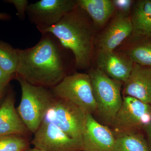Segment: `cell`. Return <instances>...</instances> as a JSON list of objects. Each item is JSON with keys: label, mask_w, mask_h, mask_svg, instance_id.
Returning <instances> with one entry per match:
<instances>
[{"label": "cell", "mask_w": 151, "mask_h": 151, "mask_svg": "<svg viewBox=\"0 0 151 151\" xmlns=\"http://www.w3.org/2000/svg\"><path fill=\"white\" fill-rule=\"evenodd\" d=\"M83 151H114L115 137L108 127L87 113L82 134Z\"/></svg>", "instance_id": "30bf717a"}, {"label": "cell", "mask_w": 151, "mask_h": 151, "mask_svg": "<svg viewBox=\"0 0 151 151\" xmlns=\"http://www.w3.org/2000/svg\"><path fill=\"white\" fill-rule=\"evenodd\" d=\"M31 143L42 151H83L82 142L70 137L54 124L42 122Z\"/></svg>", "instance_id": "9c48e42d"}, {"label": "cell", "mask_w": 151, "mask_h": 151, "mask_svg": "<svg viewBox=\"0 0 151 151\" xmlns=\"http://www.w3.org/2000/svg\"><path fill=\"white\" fill-rule=\"evenodd\" d=\"M115 8L119 12L128 15L131 10L134 1L132 0H113L112 1Z\"/></svg>", "instance_id": "7402d4cb"}, {"label": "cell", "mask_w": 151, "mask_h": 151, "mask_svg": "<svg viewBox=\"0 0 151 151\" xmlns=\"http://www.w3.org/2000/svg\"><path fill=\"white\" fill-rule=\"evenodd\" d=\"M15 78L22 90L21 99L17 111L29 131L34 134L55 97L50 88L32 85L17 76Z\"/></svg>", "instance_id": "3957f363"}, {"label": "cell", "mask_w": 151, "mask_h": 151, "mask_svg": "<svg viewBox=\"0 0 151 151\" xmlns=\"http://www.w3.org/2000/svg\"><path fill=\"white\" fill-rule=\"evenodd\" d=\"M133 33L131 18L119 12L100 36L98 51L113 52Z\"/></svg>", "instance_id": "8fae6325"}, {"label": "cell", "mask_w": 151, "mask_h": 151, "mask_svg": "<svg viewBox=\"0 0 151 151\" xmlns=\"http://www.w3.org/2000/svg\"><path fill=\"white\" fill-rule=\"evenodd\" d=\"M50 89L55 97L73 103L86 113L92 115L97 112V105L88 74L71 73Z\"/></svg>", "instance_id": "5b68a950"}, {"label": "cell", "mask_w": 151, "mask_h": 151, "mask_svg": "<svg viewBox=\"0 0 151 151\" xmlns=\"http://www.w3.org/2000/svg\"><path fill=\"white\" fill-rule=\"evenodd\" d=\"M86 114L73 103L55 97L42 122L54 124L70 137L82 142Z\"/></svg>", "instance_id": "8992f818"}, {"label": "cell", "mask_w": 151, "mask_h": 151, "mask_svg": "<svg viewBox=\"0 0 151 151\" xmlns=\"http://www.w3.org/2000/svg\"><path fill=\"white\" fill-rule=\"evenodd\" d=\"M4 92H0V101L1 100L2 98H3V96H4Z\"/></svg>", "instance_id": "4316f807"}, {"label": "cell", "mask_w": 151, "mask_h": 151, "mask_svg": "<svg viewBox=\"0 0 151 151\" xmlns=\"http://www.w3.org/2000/svg\"><path fill=\"white\" fill-rule=\"evenodd\" d=\"M151 124V105L124 96L112 125L117 133L141 132Z\"/></svg>", "instance_id": "52a82bcc"}, {"label": "cell", "mask_w": 151, "mask_h": 151, "mask_svg": "<svg viewBox=\"0 0 151 151\" xmlns=\"http://www.w3.org/2000/svg\"><path fill=\"white\" fill-rule=\"evenodd\" d=\"M134 63L151 67V39H146L132 47L126 52Z\"/></svg>", "instance_id": "d6986e66"}, {"label": "cell", "mask_w": 151, "mask_h": 151, "mask_svg": "<svg viewBox=\"0 0 151 151\" xmlns=\"http://www.w3.org/2000/svg\"><path fill=\"white\" fill-rule=\"evenodd\" d=\"M6 2L12 4L15 7L17 11V15L21 20H24L25 17L27 9L29 4L27 0H7Z\"/></svg>", "instance_id": "44dd1931"}, {"label": "cell", "mask_w": 151, "mask_h": 151, "mask_svg": "<svg viewBox=\"0 0 151 151\" xmlns=\"http://www.w3.org/2000/svg\"><path fill=\"white\" fill-rule=\"evenodd\" d=\"M123 94L151 105V67L134 63L132 73L124 83Z\"/></svg>", "instance_id": "5bb4252c"}, {"label": "cell", "mask_w": 151, "mask_h": 151, "mask_svg": "<svg viewBox=\"0 0 151 151\" xmlns=\"http://www.w3.org/2000/svg\"><path fill=\"white\" fill-rule=\"evenodd\" d=\"M143 131L145 133L148 151H151V124L145 127Z\"/></svg>", "instance_id": "cb8c5ba5"}, {"label": "cell", "mask_w": 151, "mask_h": 151, "mask_svg": "<svg viewBox=\"0 0 151 151\" xmlns=\"http://www.w3.org/2000/svg\"><path fill=\"white\" fill-rule=\"evenodd\" d=\"M31 134L15 107V93L10 89L0 106V136L19 135L28 137Z\"/></svg>", "instance_id": "4fadbf2b"}, {"label": "cell", "mask_w": 151, "mask_h": 151, "mask_svg": "<svg viewBox=\"0 0 151 151\" xmlns=\"http://www.w3.org/2000/svg\"><path fill=\"white\" fill-rule=\"evenodd\" d=\"M76 6L73 0H41L29 4L26 14L40 31L56 24Z\"/></svg>", "instance_id": "ba28073f"}, {"label": "cell", "mask_w": 151, "mask_h": 151, "mask_svg": "<svg viewBox=\"0 0 151 151\" xmlns=\"http://www.w3.org/2000/svg\"><path fill=\"white\" fill-rule=\"evenodd\" d=\"M117 134L114 151H148L145 137L142 132Z\"/></svg>", "instance_id": "e0dca14e"}, {"label": "cell", "mask_w": 151, "mask_h": 151, "mask_svg": "<svg viewBox=\"0 0 151 151\" xmlns=\"http://www.w3.org/2000/svg\"><path fill=\"white\" fill-rule=\"evenodd\" d=\"M41 34L35 46L17 49L19 63L16 75L32 85L51 88L69 75L67 54L70 51L52 34Z\"/></svg>", "instance_id": "6da1fadb"}, {"label": "cell", "mask_w": 151, "mask_h": 151, "mask_svg": "<svg viewBox=\"0 0 151 151\" xmlns=\"http://www.w3.org/2000/svg\"><path fill=\"white\" fill-rule=\"evenodd\" d=\"M86 15L77 5L56 24L39 31L56 37L73 54L76 68L82 70L90 66L93 50L94 31Z\"/></svg>", "instance_id": "7a4b0ae2"}, {"label": "cell", "mask_w": 151, "mask_h": 151, "mask_svg": "<svg viewBox=\"0 0 151 151\" xmlns=\"http://www.w3.org/2000/svg\"><path fill=\"white\" fill-rule=\"evenodd\" d=\"M16 76V74L9 75L0 67V92H5L10 81Z\"/></svg>", "instance_id": "603a6c76"}, {"label": "cell", "mask_w": 151, "mask_h": 151, "mask_svg": "<svg viewBox=\"0 0 151 151\" xmlns=\"http://www.w3.org/2000/svg\"><path fill=\"white\" fill-rule=\"evenodd\" d=\"M29 145L28 137L22 135L0 136V151H26Z\"/></svg>", "instance_id": "ffe728a7"}, {"label": "cell", "mask_w": 151, "mask_h": 151, "mask_svg": "<svg viewBox=\"0 0 151 151\" xmlns=\"http://www.w3.org/2000/svg\"><path fill=\"white\" fill-rule=\"evenodd\" d=\"M88 74L97 105L96 112L105 123L112 125L123 101L122 82L110 78L98 68L91 69Z\"/></svg>", "instance_id": "277c9868"}, {"label": "cell", "mask_w": 151, "mask_h": 151, "mask_svg": "<svg viewBox=\"0 0 151 151\" xmlns=\"http://www.w3.org/2000/svg\"><path fill=\"white\" fill-rule=\"evenodd\" d=\"M17 49L0 40V67L9 75L15 74L18 68Z\"/></svg>", "instance_id": "ac0fdd59"}, {"label": "cell", "mask_w": 151, "mask_h": 151, "mask_svg": "<svg viewBox=\"0 0 151 151\" xmlns=\"http://www.w3.org/2000/svg\"><path fill=\"white\" fill-rule=\"evenodd\" d=\"M26 151H42L40 150H38V149H37L35 148L34 147L33 148H29L27 149Z\"/></svg>", "instance_id": "484cf974"}, {"label": "cell", "mask_w": 151, "mask_h": 151, "mask_svg": "<svg viewBox=\"0 0 151 151\" xmlns=\"http://www.w3.org/2000/svg\"><path fill=\"white\" fill-rule=\"evenodd\" d=\"M76 4L92 19L94 24L103 26L115 12L111 0H77Z\"/></svg>", "instance_id": "2e32d148"}, {"label": "cell", "mask_w": 151, "mask_h": 151, "mask_svg": "<svg viewBox=\"0 0 151 151\" xmlns=\"http://www.w3.org/2000/svg\"><path fill=\"white\" fill-rule=\"evenodd\" d=\"M130 18L135 35L151 39V0H141L135 3Z\"/></svg>", "instance_id": "9a60e30c"}, {"label": "cell", "mask_w": 151, "mask_h": 151, "mask_svg": "<svg viewBox=\"0 0 151 151\" xmlns=\"http://www.w3.org/2000/svg\"><path fill=\"white\" fill-rule=\"evenodd\" d=\"M97 68L113 80L122 83L128 80L134 63L126 55L113 52L98 51Z\"/></svg>", "instance_id": "7c38bea8"}, {"label": "cell", "mask_w": 151, "mask_h": 151, "mask_svg": "<svg viewBox=\"0 0 151 151\" xmlns=\"http://www.w3.org/2000/svg\"><path fill=\"white\" fill-rule=\"evenodd\" d=\"M11 16L6 13L0 12V20L8 21L11 19Z\"/></svg>", "instance_id": "d4e9b609"}]
</instances>
